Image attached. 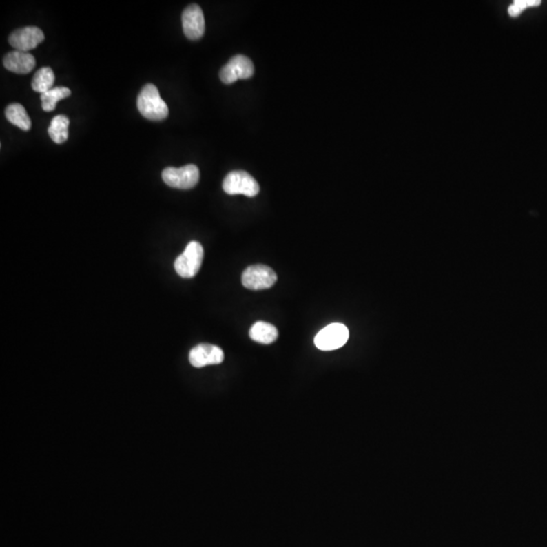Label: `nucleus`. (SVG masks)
I'll use <instances>...</instances> for the list:
<instances>
[{
    "mask_svg": "<svg viewBox=\"0 0 547 547\" xmlns=\"http://www.w3.org/2000/svg\"><path fill=\"white\" fill-rule=\"evenodd\" d=\"M137 107L146 119L163 121L169 116V107L161 99L156 86L148 83L142 88L137 99Z\"/></svg>",
    "mask_w": 547,
    "mask_h": 547,
    "instance_id": "f257e3e1",
    "label": "nucleus"
},
{
    "mask_svg": "<svg viewBox=\"0 0 547 547\" xmlns=\"http://www.w3.org/2000/svg\"><path fill=\"white\" fill-rule=\"evenodd\" d=\"M203 257L204 249L201 243L198 241H191L187 245L184 253L176 258L174 262V269L180 277L191 279L199 272Z\"/></svg>",
    "mask_w": 547,
    "mask_h": 547,
    "instance_id": "f03ea898",
    "label": "nucleus"
},
{
    "mask_svg": "<svg viewBox=\"0 0 547 547\" xmlns=\"http://www.w3.org/2000/svg\"><path fill=\"white\" fill-rule=\"evenodd\" d=\"M223 189L228 195H245L256 197L260 192L257 180L247 172H229L223 180Z\"/></svg>",
    "mask_w": 547,
    "mask_h": 547,
    "instance_id": "7ed1b4c3",
    "label": "nucleus"
},
{
    "mask_svg": "<svg viewBox=\"0 0 547 547\" xmlns=\"http://www.w3.org/2000/svg\"><path fill=\"white\" fill-rule=\"evenodd\" d=\"M163 180L167 186L180 189L194 188L200 180V171L195 165L176 167H167L163 169Z\"/></svg>",
    "mask_w": 547,
    "mask_h": 547,
    "instance_id": "20e7f679",
    "label": "nucleus"
},
{
    "mask_svg": "<svg viewBox=\"0 0 547 547\" xmlns=\"http://www.w3.org/2000/svg\"><path fill=\"white\" fill-rule=\"evenodd\" d=\"M241 281L242 285L247 289H269L277 282V275L270 267L265 265H254L245 269Z\"/></svg>",
    "mask_w": 547,
    "mask_h": 547,
    "instance_id": "39448f33",
    "label": "nucleus"
},
{
    "mask_svg": "<svg viewBox=\"0 0 547 547\" xmlns=\"http://www.w3.org/2000/svg\"><path fill=\"white\" fill-rule=\"evenodd\" d=\"M255 73V66L247 56L236 55L229 60L220 70V79L225 85H231L238 79H251Z\"/></svg>",
    "mask_w": 547,
    "mask_h": 547,
    "instance_id": "423d86ee",
    "label": "nucleus"
},
{
    "mask_svg": "<svg viewBox=\"0 0 547 547\" xmlns=\"http://www.w3.org/2000/svg\"><path fill=\"white\" fill-rule=\"evenodd\" d=\"M349 339V329L342 324H331L316 335L314 344L322 351H333L342 348Z\"/></svg>",
    "mask_w": 547,
    "mask_h": 547,
    "instance_id": "0eeeda50",
    "label": "nucleus"
},
{
    "mask_svg": "<svg viewBox=\"0 0 547 547\" xmlns=\"http://www.w3.org/2000/svg\"><path fill=\"white\" fill-rule=\"evenodd\" d=\"M183 29L189 40H198L205 33L203 10L198 4H191L183 12Z\"/></svg>",
    "mask_w": 547,
    "mask_h": 547,
    "instance_id": "6e6552de",
    "label": "nucleus"
},
{
    "mask_svg": "<svg viewBox=\"0 0 547 547\" xmlns=\"http://www.w3.org/2000/svg\"><path fill=\"white\" fill-rule=\"evenodd\" d=\"M189 363L196 368L223 363L224 353L219 347L210 344H200L192 349L189 355Z\"/></svg>",
    "mask_w": 547,
    "mask_h": 547,
    "instance_id": "1a4fd4ad",
    "label": "nucleus"
},
{
    "mask_svg": "<svg viewBox=\"0 0 547 547\" xmlns=\"http://www.w3.org/2000/svg\"><path fill=\"white\" fill-rule=\"evenodd\" d=\"M44 33L37 27H25L17 29L10 34V44L17 51L33 50L44 41Z\"/></svg>",
    "mask_w": 547,
    "mask_h": 547,
    "instance_id": "9d476101",
    "label": "nucleus"
},
{
    "mask_svg": "<svg viewBox=\"0 0 547 547\" xmlns=\"http://www.w3.org/2000/svg\"><path fill=\"white\" fill-rule=\"evenodd\" d=\"M4 68L12 72L27 74L36 66V60L32 54L23 51H12L3 58Z\"/></svg>",
    "mask_w": 547,
    "mask_h": 547,
    "instance_id": "9b49d317",
    "label": "nucleus"
},
{
    "mask_svg": "<svg viewBox=\"0 0 547 547\" xmlns=\"http://www.w3.org/2000/svg\"><path fill=\"white\" fill-rule=\"evenodd\" d=\"M278 335L277 327L265 322H256L249 329L251 339L262 344H273L277 340Z\"/></svg>",
    "mask_w": 547,
    "mask_h": 547,
    "instance_id": "f8f14e48",
    "label": "nucleus"
},
{
    "mask_svg": "<svg viewBox=\"0 0 547 547\" xmlns=\"http://www.w3.org/2000/svg\"><path fill=\"white\" fill-rule=\"evenodd\" d=\"M6 117L12 124L19 127L21 130L29 131L31 129L32 121L21 103H12L8 105L6 110Z\"/></svg>",
    "mask_w": 547,
    "mask_h": 547,
    "instance_id": "ddd939ff",
    "label": "nucleus"
},
{
    "mask_svg": "<svg viewBox=\"0 0 547 547\" xmlns=\"http://www.w3.org/2000/svg\"><path fill=\"white\" fill-rule=\"evenodd\" d=\"M69 119L66 116H55L48 129L49 136L55 143L62 144L68 139Z\"/></svg>",
    "mask_w": 547,
    "mask_h": 547,
    "instance_id": "4468645a",
    "label": "nucleus"
},
{
    "mask_svg": "<svg viewBox=\"0 0 547 547\" xmlns=\"http://www.w3.org/2000/svg\"><path fill=\"white\" fill-rule=\"evenodd\" d=\"M55 83V74L50 68H42L34 73L32 88L41 94L49 92Z\"/></svg>",
    "mask_w": 547,
    "mask_h": 547,
    "instance_id": "2eb2a0df",
    "label": "nucleus"
},
{
    "mask_svg": "<svg viewBox=\"0 0 547 547\" xmlns=\"http://www.w3.org/2000/svg\"><path fill=\"white\" fill-rule=\"evenodd\" d=\"M71 90L68 87H54L49 92L41 94L42 107L45 112H52L55 110L56 105L59 101L70 96Z\"/></svg>",
    "mask_w": 547,
    "mask_h": 547,
    "instance_id": "dca6fc26",
    "label": "nucleus"
},
{
    "mask_svg": "<svg viewBox=\"0 0 547 547\" xmlns=\"http://www.w3.org/2000/svg\"><path fill=\"white\" fill-rule=\"evenodd\" d=\"M539 4V0H518V1H515L510 6L509 14L513 17H518L525 8H531V6H538Z\"/></svg>",
    "mask_w": 547,
    "mask_h": 547,
    "instance_id": "f3484780",
    "label": "nucleus"
}]
</instances>
